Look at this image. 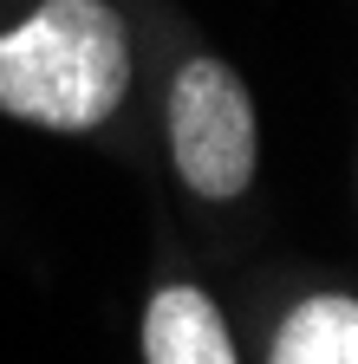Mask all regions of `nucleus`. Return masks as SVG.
<instances>
[{"label": "nucleus", "mask_w": 358, "mask_h": 364, "mask_svg": "<svg viewBox=\"0 0 358 364\" xmlns=\"http://www.w3.org/2000/svg\"><path fill=\"white\" fill-rule=\"evenodd\" d=\"M130 91V26L111 0H39L0 33V111L39 130H98Z\"/></svg>", "instance_id": "1"}, {"label": "nucleus", "mask_w": 358, "mask_h": 364, "mask_svg": "<svg viewBox=\"0 0 358 364\" xmlns=\"http://www.w3.org/2000/svg\"><path fill=\"white\" fill-rule=\"evenodd\" d=\"M169 156L202 202H235L260 163L254 98L228 59H189L169 85Z\"/></svg>", "instance_id": "2"}, {"label": "nucleus", "mask_w": 358, "mask_h": 364, "mask_svg": "<svg viewBox=\"0 0 358 364\" xmlns=\"http://www.w3.org/2000/svg\"><path fill=\"white\" fill-rule=\"evenodd\" d=\"M144 364H241L228 318L202 287H157L144 306Z\"/></svg>", "instance_id": "3"}, {"label": "nucleus", "mask_w": 358, "mask_h": 364, "mask_svg": "<svg viewBox=\"0 0 358 364\" xmlns=\"http://www.w3.org/2000/svg\"><path fill=\"white\" fill-rule=\"evenodd\" d=\"M267 364H358V299L352 293H306L280 318Z\"/></svg>", "instance_id": "4"}]
</instances>
